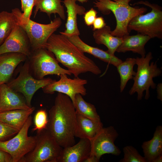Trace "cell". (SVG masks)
Segmentation results:
<instances>
[{
  "label": "cell",
  "mask_w": 162,
  "mask_h": 162,
  "mask_svg": "<svg viewBox=\"0 0 162 162\" xmlns=\"http://www.w3.org/2000/svg\"><path fill=\"white\" fill-rule=\"evenodd\" d=\"M144 157L147 162H152L156 157L162 154V126L156 128L152 138L144 142L141 146Z\"/></svg>",
  "instance_id": "obj_22"
},
{
  "label": "cell",
  "mask_w": 162,
  "mask_h": 162,
  "mask_svg": "<svg viewBox=\"0 0 162 162\" xmlns=\"http://www.w3.org/2000/svg\"><path fill=\"white\" fill-rule=\"evenodd\" d=\"M17 24L16 18L12 12H0V46L10 35Z\"/></svg>",
  "instance_id": "obj_27"
},
{
  "label": "cell",
  "mask_w": 162,
  "mask_h": 162,
  "mask_svg": "<svg viewBox=\"0 0 162 162\" xmlns=\"http://www.w3.org/2000/svg\"><path fill=\"white\" fill-rule=\"evenodd\" d=\"M118 136V134L113 126L103 127L90 140V155L95 157L99 161L102 156L105 154L119 156L121 151L114 144Z\"/></svg>",
  "instance_id": "obj_11"
},
{
  "label": "cell",
  "mask_w": 162,
  "mask_h": 162,
  "mask_svg": "<svg viewBox=\"0 0 162 162\" xmlns=\"http://www.w3.org/2000/svg\"><path fill=\"white\" fill-rule=\"evenodd\" d=\"M157 93V98L158 99L162 101V84L158 83L156 86Z\"/></svg>",
  "instance_id": "obj_35"
},
{
  "label": "cell",
  "mask_w": 162,
  "mask_h": 162,
  "mask_svg": "<svg viewBox=\"0 0 162 162\" xmlns=\"http://www.w3.org/2000/svg\"><path fill=\"white\" fill-rule=\"evenodd\" d=\"M75 137L90 140L103 127L100 121H96L76 113Z\"/></svg>",
  "instance_id": "obj_20"
},
{
  "label": "cell",
  "mask_w": 162,
  "mask_h": 162,
  "mask_svg": "<svg viewBox=\"0 0 162 162\" xmlns=\"http://www.w3.org/2000/svg\"><path fill=\"white\" fill-rule=\"evenodd\" d=\"M35 110L32 107L28 110H15L0 112V121L20 130L28 117Z\"/></svg>",
  "instance_id": "obj_21"
},
{
  "label": "cell",
  "mask_w": 162,
  "mask_h": 162,
  "mask_svg": "<svg viewBox=\"0 0 162 162\" xmlns=\"http://www.w3.org/2000/svg\"><path fill=\"white\" fill-rule=\"evenodd\" d=\"M0 162H13V160L9 153L0 149Z\"/></svg>",
  "instance_id": "obj_34"
},
{
  "label": "cell",
  "mask_w": 162,
  "mask_h": 162,
  "mask_svg": "<svg viewBox=\"0 0 162 162\" xmlns=\"http://www.w3.org/2000/svg\"><path fill=\"white\" fill-rule=\"evenodd\" d=\"M28 58L30 72L36 79L41 80L48 75L59 76L63 74L68 75L72 74L68 70L59 65L54 54L45 48L32 51L30 56Z\"/></svg>",
  "instance_id": "obj_7"
},
{
  "label": "cell",
  "mask_w": 162,
  "mask_h": 162,
  "mask_svg": "<svg viewBox=\"0 0 162 162\" xmlns=\"http://www.w3.org/2000/svg\"><path fill=\"white\" fill-rule=\"evenodd\" d=\"M88 0H76V1H78L82 3L87 2Z\"/></svg>",
  "instance_id": "obj_39"
},
{
  "label": "cell",
  "mask_w": 162,
  "mask_h": 162,
  "mask_svg": "<svg viewBox=\"0 0 162 162\" xmlns=\"http://www.w3.org/2000/svg\"><path fill=\"white\" fill-rule=\"evenodd\" d=\"M32 107L25 99L6 83L0 85V112L15 110H28Z\"/></svg>",
  "instance_id": "obj_15"
},
{
  "label": "cell",
  "mask_w": 162,
  "mask_h": 162,
  "mask_svg": "<svg viewBox=\"0 0 162 162\" xmlns=\"http://www.w3.org/2000/svg\"><path fill=\"white\" fill-rule=\"evenodd\" d=\"M69 40L84 53H87L106 63L116 67L122 61L107 51L90 46L83 41L79 35L67 37Z\"/></svg>",
  "instance_id": "obj_18"
},
{
  "label": "cell",
  "mask_w": 162,
  "mask_h": 162,
  "mask_svg": "<svg viewBox=\"0 0 162 162\" xmlns=\"http://www.w3.org/2000/svg\"><path fill=\"white\" fill-rule=\"evenodd\" d=\"M80 94L76 95L74 104L76 112L96 121H100L95 106L86 101Z\"/></svg>",
  "instance_id": "obj_26"
},
{
  "label": "cell",
  "mask_w": 162,
  "mask_h": 162,
  "mask_svg": "<svg viewBox=\"0 0 162 162\" xmlns=\"http://www.w3.org/2000/svg\"><path fill=\"white\" fill-rule=\"evenodd\" d=\"M139 4L148 6L151 10L146 14L140 15L132 18L128 25L129 32L134 30L138 33L148 36L151 38L162 39V7L147 1H139L133 5Z\"/></svg>",
  "instance_id": "obj_6"
},
{
  "label": "cell",
  "mask_w": 162,
  "mask_h": 162,
  "mask_svg": "<svg viewBox=\"0 0 162 162\" xmlns=\"http://www.w3.org/2000/svg\"><path fill=\"white\" fill-rule=\"evenodd\" d=\"M18 76L7 84L15 91L22 94L27 105L32 107L31 101L35 92L39 89L48 85L53 80L48 77L38 80L32 76L30 69L28 60L21 67Z\"/></svg>",
  "instance_id": "obj_10"
},
{
  "label": "cell",
  "mask_w": 162,
  "mask_h": 162,
  "mask_svg": "<svg viewBox=\"0 0 162 162\" xmlns=\"http://www.w3.org/2000/svg\"><path fill=\"white\" fill-rule=\"evenodd\" d=\"M76 1V0H64L63 1L66 9L67 17L65 29L60 33L67 37L80 34L77 26V16L84 15L86 9L84 7L77 4Z\"/></svg>",
  "instance_id": "obj_16"
},
{
  "label": "cell",
  "mask_w": 162,
  "mask_h": 162,
  "mask_svg": "<svg viewBox=\"0 0 162 162\" xmlns=\"http://www.w3.org/2000/svg\"><path fill=\"white\" fill-rule=\"evenodd\" d=\"M162 154L159 156L154 159L152 162H162Z\"/></svg>",
  "instance_id": "obj_38"
},
{
  "label": "cell",
  "mask_w": 162,
  "mask_h": 162,
  "mask_svg": "<svg viewBox=\"0 0 162 162\" xmlns=\"http://www.w3.org/2000/svg\"><path fill=\"white\" fill-rule=\"evenodd\" d=\"M48 122L47 114L46 110L42 109L38 110L34 116V127L32 129V131H39L46 128Z\"/></svg>",
  "instance_id": "obj_29"
},
{
  "label": "cell",
  "mask_w": 162,
  "mask_h": 162,
  "mask_svg": "<svg viewBox=\"0 0 162 162\" xmlns=\"http://www.w3.org/2000/svg\"><path fill=\"white\" fill-rule=\"evenodd\" d=\"M19 130L0 121V141L6 140Z\"/></svg>",
  "instance_id": "obj_30"
},
{
  "label": "cell",
  "mask_w": 162,
  "mask_h": 162,
  "mask_svg": "<svg viewBox=\"0 0 162 162\" xmlns=\"http://www.w3.org/2000/svg\"><path fill=\"white\" fill-rule=\"evenodd\" d=\"M28 57L18 52H8L0 55V85L8 82L17 65Z\"/></svg>",
  "instance_id": "obj_17"
},
{
  "label": "cell",
  "mask_w": 162,
  "mask_h": 162,
  "mask_svg": "<svg viewBox=\"0 0 162 162\" xmlns=\"http://www.w3.org/2000/svg\"><path fill=\"white\" fill-rule=\"evenodd\" d=\"M61 0H35L34 17L38 11L46 13L50 17L52 14H57L61 19L64 20L66 16Z\"/></svg>",
  "instance_id": "obj_24"
},
{
  "label": "cell",
  "mask_w": 162,
  "mask_h": 162,
  "mask_svg": "<svg viewBox=\"0 0 162 162\" xmlns=\"http://www.w3.org/2000/svg\"><path fill=\"white\" fill-rule=\"evenodd\" d=\"M151 39L148 36L140 33L133 35H126L123 37L122 42L116 52L124 53L132 51L140 54L141 57H145L146 55L145 46Z\"/></svg>",
  "instance_id": "obj_19"
},
{
  "label": "cell",
  "mask_w": 162,
  "mask_h": 162,
  "mask_svg": "<svg viewBox=\"0 0 162 162\" xmlns=\"http://www.w3.org/2000/svg\"><path fill=\"white\" fill-rule=\"evenodd\" d=\"M59 76V80H53L50 84L42 88L44 93L52 94L55 92L62 93L68 96L73 104L76 94H80L82 96L86 94L85 86L88 83L87 80L79 77L71 79L65 74H62Z\"/></svg>",
  "instance_id": "obj_12"
},
{
  "label": "cell",
  "mask_w": 162,
  "mask_h": 162,
  "mask_svg": "<svg viewBox=\"0 0 162 162\" xmlns=\"http://www.w3.org/2000/svg\"><path fill=\"white\" fill-rule=\"evenodd\" d=\"M152 58L151 52H148L145 57L135 58L136 64L137 66V72L133 78L134 82L129 93L132 95L137 93L138 100L142 99L145 91V99H149L150 88L153 89L156 88V84L154 82L153 78L159 76L162 73L161 70L158 67L157 62L150 64Z\"/></svg>",
  "instance_id": "obj_4"
},
{
  "label": "cell",
  "mask_w": 162,
  "mask_h": 162,
  "mask_svg": "<svg viewBox=\"0 0 162 162\" xmlns=\"http://www.w3.org/2000/svg\"><path fill=\"white\" fill-rule=\"evenodd\" d=\"M135 64H136V58H128L116 67L120 78V89L121 92L123 91L128 81L133 79L135 76L136 72L133 69Z\"/></svg>",
  "instance_id": "obj_25"
},
{
  "label": "cell",
  "mask_w": 162,
  "mask_h": 162,
  "mask_svg": "<svg viewBox=\"0 0 162 162\" xmlns=\"http://www.w3.org/2000/svg\"><path fill=\"white\" fill-rule=\"evenodd\" d=\"M76 128V112L72 101L67 95L58 92L49 111L47 130L63 148L75 144Z\"/></svg>",
  "instance_id": "obj_1"
},
{
  "label": "cell",
  "mask_w": 162,
  "mask_h": 162,
  "mask_svg": "<svg viewBox=\"0 0 162 162\" xmlns=\"http://www.w3.org/2000/svg\"><path fill=\"white\" fill-rule=\"evenodd\" d=\"M104 18L101 16L97 17L94 21L93 25V30L94 31L100 29L106 25Z\"/></svg>",
  "instance_id": "obj_33"
},
{
  "label": "cell",
  "mask_w": 162,
  "mask_h": 162,
  "mask_svg": "<svg viewBox=\"0 0 162 162\" xmlns=\"http://www.w3.org/2000/svg\"><path fill=\"white\" fill-rule=\"evenodd\" d=\"M133 0H95L94 6L105 15L111 12L114 14L116 21L115 29L111 31L113 36L123 38L129 34L128 24L134 17L146 13L147 9L144 7H133L130 5V2Z\"/></svg>",
  "instance_id": "obj_3"
},
{
  "label": "cell",
  "mask_w": 162,
  "mask_h": 162,
  "mask_svg": "<svg viewBox=\"0 0 162 162\" xmlns=\"http://www.w3.org/2000/svg\"><path fill=\"white\" fill-rule=\"evenodd\" d=\"M32 123V117L30 115L15 136L8 140L0 141V149L9 153L12 158L13 162H21L36 145V135H28V130Z\"/></svg>",
  "instance_id": "obj_9"
},
{
  "label": "cell",
  "mask_w": 162,
  "mask_h": 162,
  "mask_svg": "<svg viewBox=\"0 0 162 162\" xmlns=\"http://www.w3.org/2000/svg\"><path fill=\"white\" fill-rule=\"evenodd\" d=\"M99 162L96 158L92 155H89L83 162Z\"/></svg>",
  "instance_id": "obj_36"
},
{
  "label": "cell",
  "mask_w": 162,
  "mask_h": 162,
  "mask_svg": "<svg viewBox=\"0 0 162 162\" xmlns=\"http://www.w3.org/2000/svg\"><path fill=\"white\" fill-rule=\"evenodd\" d=\"M16 16L17 24L20 26L27 34L30 41L32 51L45 48L50 36L61 26L60 17L55 18L48 24L39 23L24 16L20 10L17 8L11 12Z\"/></svg>",
  "instance_id": "obj_5"
},
{
  "label": "cell",
  "mask_w": 162,
  "mask_h": 162,
  "mask_svg": "<svg viewBox=\"0 0 162 162\" xmlns=\"http://www.w3.org/2000/svg\"><path fill=\"white\" fill-rule=\"evenodd\" d=\"M32 52L30 41L27 34L17 24L0 46V55L8 52H18L29 58Z\"/></svg>",
  "instance_id": "obj_13"
},
{
  "label": "cell",
  "mask_w": 162,
  "mask_h": 162,
  "mask_svg": "<svg viewBox=\"0 0 162 162\" xmlns=\"http://www.w3.org/2000/svg\"><path fill=\"white\" fill-rule=\"evenodd\" d=\"M45 48L52 52L58 62L66 68L74 77L88 72L96 75L101 73L92 60L62 34H52L48 39Z\"/></svg>",
  "instance_id": "obj_2"
},
{
  "label": "cell",
  "mask_w": 162,
  "mask_h": 162,
  "mask_svg": "<svg viewBox=\"0 0 162 162\" xmlns=\"http://www.w3.org/2000/svg\"><path fill=\"white\" fill-rule=\"evenodd\" d=\"M35 0H27L24 9L22 13L23 16L30 19L33 7L34 6Z\"/></svg>",
  "instance_id": "obj_32"
},
{
  "label": "cell",
  "mask_w": 162,
  "mask_h": 162,
  "mask_svg": "<svg viewBox=\"0 0 162 162\" xmlns=\"http://www.w3.org/2000/svg\"><path fill=\"white\" fill-rule=\"evenodd\" d=\"M37 132L34 147L23 157L21 162H57L63 148L47 128Z\"/></svg>",
  "instance_id": "obj_8"
},
{
  "label": "cell",
  "mask_w": 162,
  "mask_h": 162,
  "mask_svg": "<svg viewBox=\"0 0 162 162\" xmlns=\"http://www.w3.org/2000/svg\"><path fill=\"white\" fill-rule=\"evenodd\" d=\"M124 157L120 162H147L144 156H141L133 146H127L123 148Z\"/></svg>",
  "instance_id": "obj_28"
},
{
  "label": "cell",
  "mask_w": 162,
  "mask_h": 162,
  "mask_svg": "<svg viewBox=\"0 0 162 162\" xmlns=\"http://www.w3.org/2000/svg\"><path fill=\"white\" fill-rule=\"evenodd\" d=\"M27 1V0H21V10L22 11L24 9Z\"/></svg>",
  "instance_id": "obj_37"
},
{
  "label": "cell",
  "mask_w": 162,
  "mask_h": 162,
  "mask_svg": "<svg viewBox=\"0 0 162 162\" xmlns=\"http://www.w3.org/2000/svg\"><path fill=\"white\" fill-rule=\"evenodd\" d=\"M97 12L96 10L92 8L84 14V20L86 25L88 26L92 25L97 17Z\"/></svg>",
  "instance_id": "obj_31"
},
{
  "label": "cell",
  "mask_w": 162,
  "mask_h": 162,
  "mask_svg": "<svg viewBox=\"0 0 162 162\" xmlns=\"http://www.w3.org/2000/svg\"><path fill=\"white\" fill-rule=\"evenodd\" d=\"M90 152V140L80 138L77 143L62 148L57 162H83Z\"/></svg>",
  "instance_id": "obj_14"
},
{
  "label": "cell",
  "mask_w": 162,
  "mask_h": 162,
  "mask_svg": "<svg viewBox=\"0 0 162 162\" xmlns=\"http://www.w3.org/2000/svg\"><path fill=\"white\" fill-rule=\"evenodd\" d=\"M111 31L110 27L106 25L100 29L94 31L93 37L97 44L104 45L108 49L106 51L110 54L114 55L122 42L123 38L113 36L111 34Z\"/></svg>",
  "instance_id": "obj_23"
}]
</instances>
